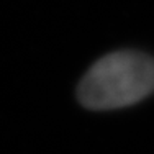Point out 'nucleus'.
<instances>
[{
  "label": "nucleus",
  "instance_id": "nucleus-1",
  "mask_svg": "<svg viewBox=\"0 0 154 154\" xmlns=\"http://www.w3.org/2000/svg\"><path fill=\"white\" fill-rule=\"evenodd\" d=\"M154 92V57L139 51H113L95 61L77 85V100L87 110L130 107Z\"/></svg>",
  "mask_w": 154,
  "mask_h": 154
}]
</instances>
